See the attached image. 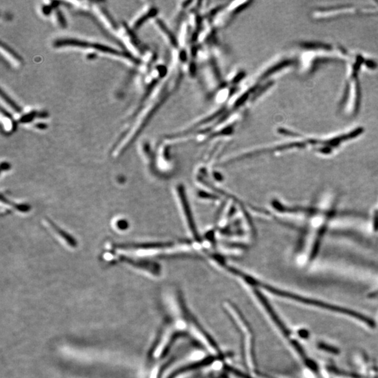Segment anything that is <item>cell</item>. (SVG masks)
Masks as SVG:
<instances>
[{"instance_id":"obj_1","label":"cell","mask_w":378,"mask_h":378,"mask_svg":"<svg viewBox=\"0 0 378 378\" xmlns=\"http://www.w3.org/2000/svg\"><path fill=\"white\" fill-rule=\"evenodd\" d=\"M226 309L227 313L231 316L234 323L236 325L240 335L243 336L242 340L244 342L243 346L244 347V357H245V363L247 364V368L249 370H253L256 368V364H255L253 336L250 327L247 325V322H246L245 318L240 314L237 309L235 308L232 305L230 304L226 305Z\"/></svg>"},{"instance_id":"obj_2","label":"cell","mask_w":378,"mask_h":378,"mask_svg":"<svg viewBox=\"0 0 378 378\" xmlns=\"http://www.w3.org/2000/svg\"><path fill=\"white\" fill-rule=\"evenodd\" d=\"M269 292L275 294V295L279 296V297L294 300V301L303 303V304L313 305V306L318 307V308L325 309V310L333 311V312H338V313L343 314H345V315L352 316V317H355L356 319L359 320V321L366 323L370 327H375V322L372 321V319L354 310H348V309L336 306V305L329 304V303L316 301V300L301 297V296L297 295V294L281 291V290L277 289V288H270Z\"/></svg>"},{"instance_id":"obj_3","label":"cell","mask_w":378,"mask_h":378,"mask_svg":"<svg viewBox=\"0 0 378 378\" xmlns=\"http://www.w3.org/2000/svg\"><path fill=\"white\" fill-rule=\"evenodd\" d=\"M55 46L56 47L65 46H76V47L81 48H93L98 50V51L104 52L106 53L113 54V55H120V52L117 50L113 49L112 48L108 47V46L100 45V44H92L91 42H83L81 40H60L55 43Z\"/></svg>"},{"instance_id":"obj_4","label":"cell","mask_w":378,"mask_h":378,"mask_svg":"<svg viewBox=\"0 0 378 378\" xmlns=\"http://www.w3.org/2000/svg\"><path fill=\"white\" fill-rule=\"evenodd\" d=\"M46 224H47V226L49 227L50 228L52 229L54 234L57 235V236H59L60 238L64 240V242L68 244V245H70V247H73L75 246L76 242L75 240H74V238L71 237L70 235H68L67 232L61 230L59 227L55 226V223H53L51 221L48 220L47 222H46Z\"/></svg>"},{"instance_id":"obj_5","label":"cell","mask_w":378,"mask_h":378,"mask_svg":"<svg viewBox=\"0 0 378 378\" xmlns=\"http://www.w3.org/2000/svg\"><path fill=\"white\" fill-rule=\"evenodd\" d=\"M1 95L2 98H3V99L5 100V102H6L8 104V105L12 108L13 109H14L15 111H18V112H19V111H20V108L19 106L16 105V104L15 103V102L13 101V100L11 99L10 98H9L8 95L5 94V93H4L3 90H2L1 91Z\"/></svg>"}]
</instances>
